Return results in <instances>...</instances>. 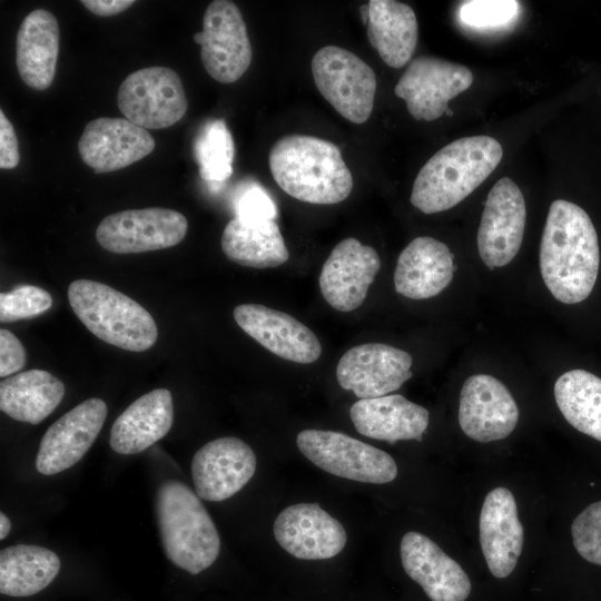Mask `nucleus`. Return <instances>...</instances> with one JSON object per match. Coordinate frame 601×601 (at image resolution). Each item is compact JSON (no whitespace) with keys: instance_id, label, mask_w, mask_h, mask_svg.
<instances>
[{"instance_id":"1","label":"nucleus","mask_w":601,"mask_h":601,"mask_svg":"<svg viewBox=\"0 0 601 601\" xmlns=\"http://www.w3.org/2000/svg\"><path fill=\"white\" fill-rule=\"evenodd\" d=\"M599 265L598 235L589 215L571 201L554 200L540 245V269L548 289L561 303H580L594 287Z\"/></svg>"},{"instance_id":"5","label":"nucleus","mask_w":601,"mask_h":601,"mask_svg":"<svg viewBox=\"0 0 601 601\" xmlns=\"http://www.w3.org/2000/svg\"><path fill=\"white\" fill-rule=\"evenodd\" d=\"M69 304L98 338L130 352H144L157 341L150 313L135 299L99 282L77 279L68 287Z\"/></svg>"},{"instance_id":"39","label":"nucleus","mask_w":601,"mask_h":601,"mask_svg":"<svg viewBox=\"0 0 601 601\" xmlns=\"http://www.w3.org/2000/svg\"><path fill=\"white\" fill-rule=\"evenodd\" d=\"M80 2L90 12L101 17L115 16L135 3L134 0H82Z\"/></svg>"},{"instance_id":"17","label":"nucleus","mask_w":601,"mask_h":601,"mask_svg":"<svg viewBox=\"0 0 601 601\" xmlns=\"http://www.w3.org/2000/svg\"><path fill=\"white\" fill-rule=\"evenodd\" d=\"M381 267L377 252L354 237L339 242L325 260L318 284L324 299L336 311L358 308Z\"/></svg>"},{"instance_id":"27","label":"nucleus","mask_w":601,"mask_h":601,"mask_svg":"<svg viewBox=\"0 0 601 601\" xmlns=\"http://www.w3.org/2000/svg\"><path fill=\"white\" fill-rule=\"evenodd\" d=\"M367 6L370 43L387 66L404 67L417 45L418 26L414 10L394 0H371Z\"/></svg>"},{"instance_id":"14","label":"nucleus","mask_w":601,"mask_h":601,"mask_svg":"<svg viewBox=\"0 0 601 601\" xmlns=\"http://www.w3.org/2000/svg\"><path fill=\"white\" fill-rule=\"evenodd\" d=\"M107 412L105 401L92 397L58 418L40 441L36 457L38 472L53 475L81 460L97 439Z\"/></svg>"},{"instance_id":"29","label":"nucleus","mask_w":601,"mask_h":601,"mask_svg":"<svg viewBox=\"0 0 601 601\" xmlns=\"http://www.w3.org/2000/svg\"><path fill=\"white\" fill-rule=\"evenodd\" d=\"M63 383L43 370H29L0 382V410L13 420L39 424L60 404Z\"/></svg>"},{"instance_id":"6","label":"nucleus","mask_w":601,"mask_h":601,"mask_svg":"<svg viewBox=\"0 0 601 601\" xmlns=\"http://www.w3.org/2000/svg\"><path fill=\"white\" fill-rule=\"evenodd\" d=\"M312 75L321 95L345 119L365 122L376 93L374 70L358 56L337 46H326L312 58Z\"/></svg>"},{"instance_id":"23","label":"nucleus","mask_w":601,"mask_h":601,"mask_svg":"<svg viewBox=\"0 0 601 601\" xmlns=\"http://www.w3.org/2000/svg\"><path fill=\"white\" fill-rule=\"evenodd\" d=\"M453 272V257L444 243L428 236L416 237L398 256L395 290L411 299H426L451 283Z\"/></svg>"},{"instance_id":"24","label":"nucleus","mask_w":601,"mask_h":601,"mask_svg":"<svg viewBox=\"0 0 601 601\" xmlns=\"http://www.w3.org/2000/svg\"><path fill=\"white\" fill-rule=\"evenodd\" d=\"M349 415L359 434L390 443L421 441L430 416L425 407L398 394L358 400Z\"/></svg>"},{"instance_id":"12","label":"nucleus","mask_w":601,"mask_h":601,"mask_svg":"<svg viewBox=\"0 0 601 601\" xmlns=\"http://www.w3.org/2000/svg\"><path fill=\"white\" fill-rule=\"evenodd\" d=\"M525 201L518 185L503 177L491 188L477 230V249L491 269L509 264L519 253L525 226Z\"/></svg>"},{"instance_id":"40","label":"nucleus","mask_w":601,"mask_h":601,"mask_svg":"<svg viewBox=\"0 0 601 601\" xmlns=\"http://www.w3.org/2000/svg\"><path fill=\"white\" fill-rule=\"evenodd\" d=\"M11 530V522L4 513H0V539L4 540Z\"/></svg>"},{"instance_id":"3","label":"nucleus","mask_w":601,"mask_h":601,"mask_svg":"<svg viewBox=\"0 0 601 601\" xmlns=\"http://www.w3.org/2000/svg\"><path fill=\"white\" fill-rule=\"evenodd\" d=\"M502 156L500 142L489 136L450 142L420 169L412 187L411 204L424 214L454 207L493 173Z\"/></svg>"},{"instance_id":"4","label":"nucleus","mask_w":601,"mask_h":601,"mask_svg":"<svg viewBox=\"0 0 601 601\" xmlns=\"http://www.w3.org/2000/svg\"><path fill=\"white\" fill-rule=\"evenodd\" d=\"M156 514L167 558L198 574L218 558L220 539L199 496L185 483L164 481L156 493Z\"/></svg>"},{"instance_id":"22","label":"nucleus","mask_w":601,"mask_h":601,"mask_svg":"<svg viewBox=\"0 0 601 601\" xmlns=\"http://www.w3.org/2000/svg\"><path fill=\"white\" fill-rule=\"evenodd\" d=\"M480 543L489 570L499 579L514 570L523 548V526L513 494L505 487L489 492L482 505Z\"/></svg>"},{"instance_id":"30","label":"nucleus","mask_w":601,"mask_h":601,"mask_svg":"<svg viewBox=\"0 0 601 601\" xmlns=\"http://www.w3.org/2000/svg\"><path fill=\"white\" fill-rule=\"evenodd\" d=\"M60 570V559L51 550L17 544L0 552V592L9 597H30L47 588Z\"/></svg>"},{"instance_id":"41","label":"nucleus","mask_w":601,"mask_h":601,"mask_svg":"<svg viewBox=\"0 0 601 601\" xmlns=\"http://www.w3.org/2000/svg\"><path fill=\"white\" fill-rule=\"evenodd\" d=\"M444 115L452 116L453 112H452V110H451L450 108H447V109L445 110V114H444Z\"/></svg>"},{"instance_id":"15","label":"nucleus","mask_w":601,"mask_h":601,"mask_svg":"<svg viewBox=\"0 0 601 601\" xmlns=\"http://www.w3.org/2000/svg\"><path fill=\"white\" fill-rule=\"evenodd\" d=\"M518 420V405L502 382L487 374H475L464 382L459 422L470 439L482 443L505 439Z\"/></svg>"},{"instance_id":"19","label":"nucleus","mask_w":601,"mask_h":601,"mask_svg":"<svg viewBox=\"0 0 601 601\" xmlns=\"http://www.w3.org/2000/svg\"><path fill=\"white\" fill-rule=\"evenodd\" d=\"M155 146L152 136L128 119L102 117L86 125L78 141V151L96 174H104L145 158Z\"/></svg>"},{"instance_id":"31","label":"nucleus","mask_w":601,"mask_h":601,"mask_svg":"<svg viewBox=\"0 0 601 601\" xmlns=\"http://www.w3.org/2000/svg\"><path fill=\"white\" fill-rule=\"evenodd\" d=\"M555 402L581 433L601 441V378L584 370L562 374L554 384Z\"/></svg>"},{"instance_id":"10","label":"nucleus","mask_w":601,"mask_h":601,"mask_svg":"<svg viewBox=\"0 0 601 601\" xmlns=\"http://www.w3.org/2000/svg\"><path fill=\"white\" fill-rule=\"evenodd\" d=\"M188 221L174 209H127L105 217L96 229L99 245L115 254H136L173 247L186 236Z\"/></svg>"},{"instance_id":"11","label":"nucleus","mask_w":601,"mask_h":601,"mask_svg":"<svg viewBox=\"0 0 601 601\" xmlns=\"http://www.w3.org/2000/svg\"><path fill=\"white\" fill-rule=\"evenodd\" d=\"M472 82L473 75L465 66L421 56L411 61L394 92L406 102L413 118L432 121L444 115L450 100Z\"/></svg>"},{"instance_id":"32","label":"nucleus","mask_w":601,"mask_h":601,"mask_svg":"<svg viewBox=\"0 0 601 601\" xmlns=\"http://www.w3.org/2000/svg\"><path fill=\"white\" fill-rule=\"evenodd\" d=\"M194 154L204 180L221 183L231 176L235 145L223 119L204 124L195 139Z\"/></svg>"},{"instance_id":"18","label":"nucleus","mask_w":601,"mask_h":601,"mask_svg":"<svg viewBox=\"0 0 601 601\" xmlns=\"http://www.w3.org/2000/svg\"><path fill=\"white\" fill-rule=\"evenodd\" d=\"M273 532L278 544L302 560H325L346 545L344 526L317 503L287 506L276 518Z\"/></svg>"},{"instance_id":"34","label":"nucleus","mask_w":601,"mask_h":601,"mask_svg":"<svg viewBox=\"0 0 601 601\" xmlns=\"http://www.w3.org/2000/svg\"><path fill=\"white\" fill-rule=\"evenodd\" d=\"M575 550L588 562L601 565V501L588 505L571 524Z\"/></svg>"},{"instance_id":"20","label":"nucleus","mask_w":601,"mask_h":601,"mask_svg":"<svg viewBox=\"0 0 601 601\" xmlns=\"http://www.w3.org/2000/svg\"><path fill=\"white\" fill-rule=\"evenodd\" d=\"M234 318L244 332L283 359L311 364L322 354L314 332L284 312L259 304H240L234 308Z\"/></svg>"},{"instance_id":"33","label":"nucleus","mask_w":601,"mask_h":601,"mask_svg":"<svg viewBox=\"0 0 601 601\" xmlns=\"http://www.w3.org/2000/svg\"><path fill=\"white\" fill-rule=\"evenodd\" d=\"M52 305L51 295L35 285H18L0 294V321L10 323L35 317Z\"/></svg>"},{"instance_id":"37","label":"nucleus","mask_w":601,"mask_h":601,"mask_svg":"<svg viewBox=\"0 0 601 601\" xmlns=\"http://www.w3.org/2000/svg\"><path fill=\"white\" fill-rule=\"evenodd\" d=\"M26 351L10 331L0 329V376L4 378L24 366Z\"/></svg>"},{"instance_id":"25","label":"nucleus","mask_w":601,"mask_h":601,"mask_svg":"<svg viewBox=\"0 0 601 601\" xmlns=\"http://www.w3.org/2000/svg\"><path fill=\"white\" fill-rule=\"evenodd\" d=\"M174 421L170 391L156 388L134 401L114 422L110 446L119 454H137L162 439Z\"/></svg>"},{"instance_id":"8","label":"nucleus","mask_w":601,"mask_h":601,"mask_svg":"<svg viewBox=\"0 0 601 601\" xmlns=\"http://www.w3.org/2000/svg\"><path fill=\"white\" fill-rule=\"evenodd\" d=\"M117 104L126 119L146 130L173 126L188 108L180 77L160 66L128 75L119 86Z\"/></svg>"},{"instance_id":"7","label":"nucleus","mask_w":601,"mask_h":601,"mask_svg":"<svg viewBox=\"0 0 601 601\" xmlns=\"http://www.w3.org/2000/svg\"><path fill=\"white\" fill-rule=\"evenodd\" d=\"M296 444L313 464L343 479L384 484L397 475L396 463L388 453L344 433L303 430Z\"/></svg>"},{"instance_id":"2","label":"nucleus","mask_w":601,"mask_h":601,"mask_svg":"<svg viewBox=\"0 0 601 601\" xmlns=\"http://www.w3.org/2000/svg\"><path fill=\"white\" fill-rule=\"evenodd\" d=\"M268 164L276 184L304 203L337 204L353 189V177L341 149L318 137L287 135L279 138L270 148Z\"/></svg>"},{"instance_id":"38","label":"nucleus","mask_w":601,"mask_h":601,"mask_svg":"<svg viewBox=\"0 0 601 601\" xmlns=\"http://www.w3.org/2000/svg\"><path fill=\"white\" fill-rule=\"evenodd\" d=\"M20 161L19 144L12 124L0 110V167L13 169Z\"/></svg>"},{"instance_id":"35","label":"nucleus","mask_w":601,"mask_h":601,"mask_svg":"<svg viewBox=\"0 0 601 601\" xmlns=\"http://www.w3.org/2000/svg\"><path fill=\"white\" fill-rule=\"evenodd\" d=\"M519 2L512 0H472L460 6L461 21L474 28H495L506 24L518 13Z\"/></svg>"},{"instance_id":"9","label":"nucleus","mask_w":601,"mask_h":601,"mask_svg":"<svg viewBox=\"0 0 601 601\" xmlns=\"http://www.w3.org/2000/svg\"><path fill=\"white\" fill-rule=\"evenodd\" d=\"M193 39L201 47L206 72L220 83L237 81L250 66L253 50L246 23L233 1H211L204 13L203 31Z\"/></svg>"},{"instance_id":"21","label":"nucleus","mask_w":601,"mask_h":601,"mask_svg":"<svg viewBox=\"0 0 601 601\" xmlns=\"http://www.w3.org/2000/svg\"><path fill=\"white\" fill-rule=\"evenodd\" d=\"M400 553L406 574L432 601H464L469 597L471 582L466 572L426 535L405 533Z\"/></svg>"},{"instance_id":"36","label":"nucleus","mask_w":601,"mask_h":601,"mask_svg":"<svg viewBox=\"0 0 601 601\" xmlns=\"http://www.w3.org/2000/svg\"><path fill=\"white\" fill-rule=\"evenodd\" d=\"M236 216L245 220L275 219L276 206L265 190L252 187L237 200Z\"/></svg>"},{"instance_id":"28","label":"nucleus","mask_w":601,"mask_h":601,"mask_svg":"<svg viewBox=\"0 0 601 601\" xmlns=\"http://www.w3.org/2000/svg\"><path fill=\"white\" fill-rule=\"evenodd\" d=\"M220 245L231 262L253 268H273L288 260L289 252L275 219L234 217L224 228Z\"/></svg>"},{"instance_id":"26","label":"nucleus","mask_w":601,"mask_h":601,"mask_svg":"<svg viewBox=\"0 0 601 601\" xmlns=\"http://www.w3.org/2000/svg\"><path fill=\"white\" fill-rule=\"evenodd\" d=\"M59 55V26L55 16L37 9L28 13L16 37V65L20 78L35 90L52 83Z\"/></svg>"},{"instance_id":"16","label":"nucleus","mask_w":601,"mask_h":601,"mask_svg":"<svg viewBox=\"0 0 601 601\" xmlns=\"http://www.w3.org/2000/svg\"><path fill=\"white\" fill-rule=\"evenodd\" d=\"M256 456L252 447L234 436L206 443L194 455L191 476L196 494L219 502L240 491L253 477Z\"/></svg>"},{"instance_id":"13","label":"nucleus","mask_w":601,"mask_h":601,"mask_svg":"<svg viewBox=\"0 0 601 601\" xmlns=\"http://www.w3.org/2000/svg\"><path fill=\"white\" fill-rule=\"evenodd\" d=\"M412 356L400 348L367 343L346 351L336 366L339 386L359 400L388 395L411 378Z\"/></svg>"}]
</instances>
